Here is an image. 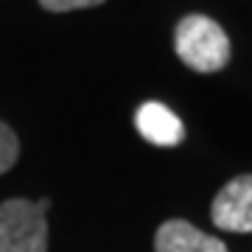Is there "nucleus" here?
<instances>
[{
  "instance_id": "obj_1",
  "label": "nucleus",
  "mask_w": 252,
  "mask_h": 252,
  "mask_svg": "<svg viewBox=\"0 0 252 252\" xmlns=\"http://www.w3.org/2000/svg\"><path fill=\"white\" fill-rule=\"evenodd\" d=\"M177 56L196 73H216L230 62V39L219 23L205 14H188L174 34Z\"/></svg>"
},
{
  "instance_id": "obj_2",
  "label": "nucleus",
  "mask_w": 252,
  "mask_h": 252,
  "mask_svg": "<svg viewBox=\"0 0 252 252\" xmlns=\"http://www.w3.org/2000/svg\"><path fill=\"white\" fill-rule=\"evenodd\" d=\"M51 199H9L0 205V252H48Z\"/></svg>"
},
{
  "instance_id": "obj_3",
  "label": "nucleus",
  "mask_w": 252,
  "mask_h": 252,
  "mask_svg": "<svg viewBox=\"0 0 252 252\" xmlns=\"http://www.w3.org/2000/svg\"><path fill=\"white\" fill-rule=\"evenodd\" d=\"M210 219L230 233H252V174L235 177L219 190L210 205Z\"/></svg>"
},
{
  "instance_id": "obj_4",
  "label": "nucleus",
  "mask_w": 252,
  "mask_h": 252,
  "mask_svg": "<svg viewBox=\"0 0 252 252\" xmlns=\"http://www.w3.org/2000/svg\"><path fill=\"white\" fill-rule=\"evenodd\" d=\"M154 252H230V250L216 235L202 233L199 227L188 224L182 219H171V221L157 227Z\"/></svg>"
},
{
  "instance_id": "obj_5",
  "label": "nucleus",
  "mask_w": 252,
  "mask_h": 252,
  "mask_svg": "<svg viewBox=\"0 0 252 252\" xmlns=\"http://www.w3.org/2000/svg\"><path fill=\"white\" fill-rule=\"evenodd\" d=\"M135 126L137 132L154 146H177L182 140V135H185L182 121L168 107H162L157 101H149V104H143L137 109Z\"/></svg>"
},
{
  "instance_id": "obj_6",
  "label": "nucleus",
  "mask_w": 252,
  "mask_h": 252,
  "mask_svg": "<svg viewBox=\"0 0 252 252\" xmlns=\"http://www.w3.org/2000/svg\"><path fill=\"white\" fill-rule=\"evenodd\" d=\"M20 157V140L9 124L0 121V174H6Z\"/></svg>"
},
{
  "instance_id": "obj_7",
  "label": "nucleus",
  "mask_w": 252,
  "mask_h": 252,
  "mask_svg": "<svg viewBox=\"0 0 252 252\" xmlns=\"http://www.w3.org/2000/svg\"><path fill=\"white\" fill-rule=\"evenodd\" d=\"M104 0H39V6L48 11H76V9H90L101 6Z\"/></svg>"
}]
</instances>
